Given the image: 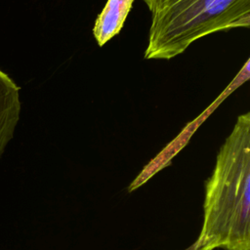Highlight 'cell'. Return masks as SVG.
Returning <instances> with one entry per match:
<instances>
[{
    "instance_id": "6da1fadb",
    "label": "cell",
    "mask_w": 250,
    "mask_h": 250,
    "mask_svg": "<svg viewBox=\"0 0 250 250\" xmlns=\"http://www.w3.org/2000/svg\"><path fill=\"white\" fill-rule=\"evenodd\" d=\"M250 250V113L240 114L205 182L203 222L186 250Z\"/></svg>"
},
{
    "instance_id": "7a4b0ae2",
    "label": "cell",
    "mask_w": 250,
    "mask_h": 250,
    "mask_svg": "<svg viewBox=\"0 0 250 250\" xmlns=\"http://www.w3.org/2000/svg\"><path fill=\"white\" fill-rule=\"evenodd\" d=\"M151 15L146 60H171L207 35L250 26V0H143Z\"/></svg>"
},
{
    "instance_id": "3957f363",
    "label": "cell",
    "mask_w": 250,
    "mask_h": 250,
    "mask_svg": "<svg viewBox=\"0 0 250 250\" xmlns=\"http://www.w3.org/2000/svg\"><path fill=\"white\" fill-rule=\"evenodd\" d=\"M20 87L0 69V157L13 139L21 116Z\"/></svg>"
},
{
    "instance_id": "277c9868",
    "label": "cell",
    "mask_w": 250,
    "mask_h": 250,
    "mask_svg": "<svg viewBox=\"0 0 250 250\" xmlns=\"http://www.w3.org/2000/svg\"><path fill=\"white\" fill-rule=\"evenodd\" d=\"M133 2L134 0H107L93 27L94 38L100 47L120 32Z\"/></svg>"
}]
</instances>
